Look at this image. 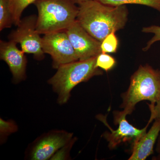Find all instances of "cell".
Returning a JSON list of instances; mask_svg holds the SVG:
<instances>
[{"label": "cell", "instance_id": "1", "mask_svg": "<svg viewBox=\"0 0 160 160\" xmlns=\"http://www.w3.org/2000/svg\"><path fill=\"white\" fill-rule=\"evenodd\" d=\"M126 5L111 6L96 0L79 5L77 20L89 34L102 42L109 34L123 29L128 21Z\"/></svg>", "mask_w": 160, "mask_h": 160}, {"label": "cell", "instance_id": "2", "mask_svg": "<svg viewBox=\"0 0 160 160\" xmlns=\"http://www.w3.org/2000/svg\"><path fill=\"white\" fill-rule=\"evenodd\" d=\"M120 108L127 115L134 111L140 102L148 101L155 104L160 98V69L149 65L140 66L130 78L128 89L121 95Z\"/></svg>", "mask_w": 160, "mask_h": 160}, {"label": "cell", "instance_id": "3", "mask_svg": "<svg viewBox=\"0 0 160 160\" xmlns=\"http://www.w3.org/2000/svg\"><path fill=\"white\" fill-rule=\"evenodd\" d=\"M36 30L40 34L66 31L76 21L79 6L74 0H37Z\"/></svg>", "mask_w": 160, "mask_h": 160}, {"label": "cell", "instance_id": "4", "mask_svg": "<svg viewBox=\"0 0 160 160\" xmlns=\"http://www.w3.org/2000/svg\"><path fill=\"white\" fill-rule=\"evenodd\" d=\"M97 57L62 65L48 80V83L57 93L58 102L60 105L67 103L72 90L78 84L102 74V71L96 66Z\"/></svg>", "mask_w": 160, "mask_h": 160}, {"label": "cell", "instance_id": "5", "mask_svg": "<svg viewBox=\"0 0 160 160\" xmlns=\"http://www.w3.org/2000/svg\"><path fill=\"white\" fill-rule=\"evenodd\" d=\"M126 116L127 114L122 111L114 112V123L115 125H118V127L113 130L108 124L105 116H98V119L110 130V132L106 131L102 135L108 142L109 149H115L122 143H131L132 145L147 132V128L150 124L148 123L143 129H138L128 122Z\"/></svg>", "mask_w": 160, "mask_h": 160}, {"label": "cell", "instance_id": "6", "mask_svg": "<svg viewBox=\"0 0 160 160\" xmlns=\"http://www.w3.org/2000/svg\"><path fill=\"white\" fill-rule=\"evenodd\" d=\"M37 21L35 15L21 19L17 29L9 35V38L20 44L25 53H31L36 59L42 60L45 58V53L42 48V38L36 30Z\"/></svg>", "mask_w": 160, "mask_h": 160}, {"label": "cell", "instance_id": "7", "mask_svg": "<svg viewBox=\"0 0 160 160\" xmlns=\"http://www.w3.org/2000/svg\"><path fill=\"white\" fill-rule=\"evenodd\" d=\"M42 42L44 53L51 56L52 67L54 69L79 60L66 31L44 35Z\"/></svg>", "mask_w": 160, "mask_h": 160}, {"label": "cell", "instance_id": "8", "mask_svg": "<svg viewBox=\"0 0 160 160\" xmlns=\"http://www.w3.org/2000/svg\"><path fill=\"white\" fill-rule=\"evenodd\" d=\"M73 133L52 130L37 138L28 148L27 158L32 160L50 159L55 153L73 138Z\"/></svg>", "mask_w": 160, "mask_h": 160}, {"label": "cell", "instance_id": "9", "mask_svg": "<svg viewBox=\"0 0 160 160\" xmlns=\"http://www.w3.org/2000/svg\"><path fill=\"white\" fill-rule=\"evenodd\" d=\"M66 32L79 60L88 59L102 53L101 42L89 34L77 20L68 27Z\"/></svg>", "mask_w": 160, "mask_h": 160}, {"label": "cell", "instance_id": "10", "mask_svg": "<svg viewBox=\"0 0 160 160\" xmlns=\"http://www.w3.org/2000/svg\"><path fill=\"white\" fill-rule=\"evenodd\" d=\"M17 44L11 40L0 41V58L7 63L15 83L26 79L27 63L25 52L18 49Z\"/></svg>", "mask_w": 160, "mask_h": 160}, {"label": "cell", "instance_id": "11", "mask_svg": "<svg viewBox=\"0 0 160 160\" xmlns=\"http://www.w3.org/2000/svg\"><path fill=\"white\" fill-rule=\"evenodd\" d=\"M160 132V122L155 120L149 131L132 145L131 155L128 160H145L153 154Z\"/></svg>", "mask_w": 160, "mask_h": 160}, {"label": "cell", "instance_id": "12", "mask_svg": "<svg viewBox=\"0 0 160 160\" xmlns=\"http://www.w3.org/2000/svg\"><path fill=\"white\" fill-rule=\"evenodd\" d=\"M100 2L111 6L127 4L143 5L153 8L160 12V0H96Z\"/></svg>", "mask_w": 160, "mask_h": 160}, {"label": "cell", "instance_id": "13", "mask_svg": "<svg viewBox=\"0 0 160 160\" xmlns=\"http://www.w3.org/2000/svg\"><path fill=\"white\" fill-rule=\"evenodd\" d=\"M37 0H9L13 24L17 26L21 21L23 11L30 4Z\"/></svg>", "mask_w": 160, "mask_h": 160}, {"label": "cell", "instance_id": "14", "mask_svg": "<svg viewBox=\"0 0 160 160\" xmlns=\"http://www.w3.org/2000/svg\"><path fill=\"white\" fill-rule=\"evenodd\" d=\"M13 24L9 0H0V30L10 28Z\"/></svg>", "mask_w": 160, "mask_h": 160}, {"label": "cell", "instance_id": "15", "mask_svg": "<svg viewBox=\"0 0 160 160\" xmlns=\"http://www.w3.org/2000/svg\"><path fill=\"white\" fill-rule=\"evenodd\" d=\"M118 41L115 35L112 32L107 37L101 42V49L103 53H114L117 51Z\"/></svg>", "mask_w": 160, "mask_h": 160}, {"label": "cell", "instance_id": "16", "mask_svg": "<svg viewBox=\"0 0 160 160\" xmlns=\"http://www.w3.org/2000/svg\"><path fill=\"white\" fill-rule=\"evenodd\" d=\"M116 63L115 59L110 55L102 52L97 58L96 66L98 68L107 72L114 67Z\"/></svg>", "mask_w": 160, "mask_h": 160}, {"label": "cell", "instance_id": "17", "mask_svg": "<svg viewBox=\"0 0 160 160\" xmlns=\"http://www.w3.org/2000/svg\"><path fill=\"white\" fill-rule=\"evenodd\" d=\"M142 32L144 33H152L154 34L153 37L147 43L146 47L143 48V51H147L154 43L160 41V26H151L144 27Z\"/></svg>", "mask_w": 160, "mask_h": 160}, {"label": "cell", "instance_id": "18", "mask_svg": "<svg viewBox=\"0 0 160 160\" xmlns=\"http://www.w3.org/2000/svg\"><path fill=\"white\" fill-rule=\"evenodd\" d=\"M76 138H73L68 144L61 148L55 153L54 155L50 159L51 160H65L69 158V152L73 146Z\"/></svg>", "mask_w": 160, "mask_h": 160}, {"label": "cell", "instance_id": "19", "mask_svg": "<svg viewBox=\"0 0 160 160\" xmlns=\"http://www.w3.org/2000/svg\"><path fill=\"white\" fill-rule=\"evenodd\" d=\"M17 126L12 121H5L2 119L0 120L1 135L6 136L11 134L17 130Z\"/></svg>", "mask_w": 160, "mask_h": 160}, {"label": "cell", "instance_id": "20", "mask_svg": "<svg viewBox=\"0 0 160 160\" xmlns=\"http://www.w3.org/2000/svg\"><path fill=\"white\" fill-rule=\"evenodd\" d=\"M148 106L150 112V117L148 123L150 124L155 120L160 122V98L157 102L153 105L149 104Z\"/></svg>", "mask_w": 160, "mask_h": 160}, {"label": "cell", "instance_id": "21", "mask_svg": "<svg viewBox=\"0 0 160 160\" xmlns=\"http://www.w3.org/2000/svg\"><path fill=\"white\" fill-rule=\"evenodd\" d=\"M157 142L156 147V151L158 153H160V134L158 138Z\"/></svg>", "mask_w": 160, "mask_h": 160}, {"label": "cell", "instance_id": "22", "mask_svg": "<svg viewBox=\"0 0 160 160\" xmlns=\"http://www.w3.org/2000/svg\"><path fill=\"white\" fill-rule=\"evenodd\" d=\"M75 2L77 4L80 5L81 3L84 2H86V1H88V0H74Z\"/></svg>", "mask_w": 160, "mask_h": 160}]
</instances>
